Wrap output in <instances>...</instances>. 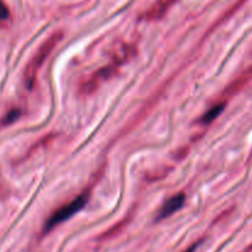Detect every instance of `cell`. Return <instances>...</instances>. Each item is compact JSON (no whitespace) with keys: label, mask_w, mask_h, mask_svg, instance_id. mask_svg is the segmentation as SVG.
Returning a JSON list of instances; mask_svg holds the SVG:
<instances>
[{"label":"cell","mask_w":252,"mask_h":252,"mask_svg":"<svg viewBox=\"0 0 252 252\" xmlns=\"http://www.w3.org/2000/svg\"><path fill=\"white\" fill-rule=\"evenodd\" d=\"M62 38H63V33H62V32H56V33L52 34V36L42 44L41 48H39L38 52L36 53V56L33 57V59L30 62V64L27 65L26 73H25V81H26L27 88L31 89L32 86H33L34 81H36L37 73H38V70L41 69L42 64L44 63L47 57L52 53L54 47L61 42Z\"/></svg>","instance_id":"1"},{"label":"cell","mask_w":252,"mask_h":252,"mask_svg":"<svg viewBox=\"0 0 252 252\" xmlns=\"http://www.w3.org/2000/svg\"><path fill=\"white\" fill-rule=\"evenodd\" d=\"M89 199V192H83L81 194H79L76 198H74L73 201L66 203L65 206L61 207L58 211L54 212L51 217L48 218V220L44 224L43 231L44 233H48L52 229L56 228L57 225L62 224L63 221L68 220L69 218L74 216L75 213H78L80 209H83V207L85 206L86 202Z\"/></svg>","instance_id":"2"},{"label":"cell","mask_w":252,"mask_h":252,"mask_svg":"<svg viewBox=\"0 0 252 252\" xmlns=\"http://www.w3.org/2000/svg\"><path fill=\"white\" fill-rule=\"evenodd\" d=\"M121 63H122V62H115V63L110 64V65H107L106 68L96 71V73L94 74V75L91 76L88 81H86V83L83 84L84 93L85 94L93 93V91L97 88V85L101 83V81L107 80L110 76H112L113 74L116 73V70H117L118 66L121 65Z\"/></svg>","instance_id":"3"},{"label":"cell","mask_w":252,"mask_h":252,"mask_svg":"<svg viewBox=\"0 0 252 252\" xmlns=\"http://www.w3.org/2000/svg\"><path fill=\"white\" fill-rule=\"evenodd\" d=\"M185 201H186V196L184 193H179L176 196L171 197L166 203L164 204V207L161 208L159 213V219H164L170 217L171 214H174L175 212H177L179 209L182 208Z\"/></svg>","instance_id":"4"},{"label":"cell","mask_w":252,"mask_h":252,"mask_svg":"<svg viewBox=\"0 0 252 252\" xmlns=\"http://www.w3.org/2000/svg\"><path fill=\"white\" fill-rule=\"evenodd\" d=\"M176 1V0H159V1L155 2L144 15L145 20H158L161 19L162 16L165 15V12L172 6V4Z\"/></svg>","instance_id":"5"},{"label":"cell","mask_w":252,"mask_h":252,"mask_svg":"<svg viewBox=\"0 0 252 252\" xmlns=\"http://www.w3.org/2000/svg\"><path fill=\"white\" fill-rule=\"evenodd\" d=\"M251 78H252V66L249 69V70H246V73H244L240 78L236 79L231 85H229V88L226 89V94H228V95H233V94L238 93V91L240 90V89L243 88V86L245 85Z\"/></svg>","instance_id":"6"},{"label":"cell","mask_w":252,"mask_h":252,"mask_svg":"<svg viewBox=\"0 0 252 252\" xmlns=\"http://www.w3.org/2000/svg\"><path fill=\"white\" fill-rule=\"evenodd\" d=\"M224 107H225V102H220V103H217V105H214L213 107H212L211 110H209L208 112L203 116V118H202V122L209 123V122H212V121H214L219 115H220L221 112H223Z\"/></svg>","instance_id":"7"},{"label":"cell","mask_w":252,"mask_h":252,"mask_svg":"<svg viewBox=\"0 0 252 252\" xmlns=\"http://www.w3.org/2000/svg\"><path fill=\"white\" fill-rule=\"evenodd\" d=\"M19 115H20L19 110H12L11 112H10L9 115H7L6 120H5L4 123H10V122H12V121H15L17 117H19Z\"/></svg>","instance_id":"8"},{"label":"cell","mask_w":252,"mask_h":252,"mask_svg":"<svg viewBox=\"0 0 252 252\" xmlns=\"http://www.w3.org/2000/svg\"><path fill=\"white\" fill-rule=\"evenodd\" d=\"M7 16H9V10H7V7L0 1V19H6Z\"/></svg>","instance_id":"9"},{"label":"cell","mask_w":252,"mask_h":252,"mask_svg":"<svg viewBox=\"0 0 252 252\" xmlns=\"http://www.w3.org/2000/svg\"><path fill=\"white\" fill-rule=\"evenodd\" d=\"M198 245H199V243H196V244H193V245H192V246H189V248L187 249L186 251H184V252H194V251H196V249L198 248Z\"/></svg>","instance_id":"10"},{"label":"cell","mask_w":252,"mask_h":252,"mask_svg":"<svg viewBox=\"0 0 252 252\" xmlns=\"http://www.w3.org/2000/svg\"><path fill=\"white\" fill-rule=\"evenodd\" d=\"M245 252H251V250H248V251H245Z\"/></svg>","instance_id":"11"}]
</instances>
